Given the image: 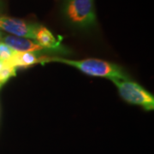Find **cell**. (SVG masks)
<instances>
[{"label":"cell","instance_id":"1","mask_svg":"<svg viewBox=\"0 0 154 154\" xmlns=\"http://www.w3.org/2000/svg\"><path fill=\"white\" fill-rule=\"evenodd\" d=\"M42 62H59L68 65H71L83 73L92 76L105 77L108 79L128 80L129 77L122 69L121 67L106 61L99 59H85V60H69L62 57H41Z\"/></svg>","mask_w":154,"mask_h":154},{"label":"cell","instance_id":"2","mask_svg":"<svg viewBox=\"0 0 154 154\" xmlns=\"http://www.w3.org/2000/svg\"><path fill=\"white\" fill-rule=\"evenodd\" d=\"M62 14L67 22L79 29H89L96 24L94 0H63Z\"/></svg>","mask_w":154,"mask_h":154},{"label":"cell","instance_id":"3","mask_svg":"<svg viewBox=\"0 0 154 154\" xmlns=\"http://www.w3.org/2000/svg\"><path fill=\"white\" fill-rule=\"evenodd\" d=\"M111 82L116 86L121 97L127 102L140 105L147 110H153L154 97L141 86L129 80L112 79Z\"/></svg>","mask_w":154,"mask_h":154},{"label":"cell","instance_id":"4","mask_svg":"<svg viewBox=\"0 0 154 154\" xmlns=\"http://www.w3.org/2000/svg\"><path fill=\"white\" fill-rule=\"evenodd\" d=\"M40 25L9 17H0V29L14 36L35 39Z\"/></svg>","mask_w":154,"mask_h":154},{"label":"cell","instance_id":"5","mask_svg":"<svg viewBox=\"0 0 154 154\" xmlns=\"http://www.w3.org/2000/svg\"><path fill=\"white\" fill-rule=\"evenodd\" d=\"M3 42L19 52H37L44 50L37 42L14 35H5L3 38Z\"/></svg>","mask_w":154,"mask_h":154},{"label":"cell","instance_id":"6","mask_svg":"<svg viewBox=\"0 0 154 154\" xmlns=\"http://www.w3.org/2000/svg\"><path fill=\"white\" fill-rule=\"evenodd\" d=\"M36 41L44 49H61V39H57L49 29L39 26L36 33Z\"/></svg>","mask_w":154,"mask_h":154},{"label":"cell","instance_id":"7","mask_svg":"<svg viewBox=\"0 0 154 154\" xmlns=\"http://www.w3.org/2000/svg\"><path fill=\"white\" fill-rule=\"evenodd\" d=\"M41 63V57H38L36 52H19L17 51L16 55L11 59L9 63L12 66L18 68V67H29L32 66L35 63Z\"/></svg>","mask_w":154,"mask_h":154},{"label":"cell","instance_id":"8","mask_svg":"<svg viewBox=\"0 0 154 154\" xmlns=\"http://www.w3.org/2000/svg\"><path fill=\"white\" fill-rule=\"evenodd\" d=\"M16 53L17 51L13 50L4 42H0V61L3 63H9Z\"/></svg>","mask_w":154,"mask_h":154},{"label":"cell","instance_id":"9","mask_svg":"<svg viewBox=\"0 0 154 154\" xmlns=\"http://www.w3.org/2000/svg\"><path fill=\"white\" fill-rule=\"evenodd\" d=\"M17 69L10 64L3 63V66L0 69V85L5 83L11 77L16 76Z\"/></svg>","mask_w":154,"mask_h":154},{"label":"cell","instance_id":"10","mask_svg":"<svg viewBox=\"0 0 154 154\" xmlns=\"http://www.w3.org/2000/svg\"><path fill=\"white\" fill-rule=\"evenodd\" d=\"M2 66H3V63H2V62L0 61V69L2 68Z\"/></svg>","mask_w":154,"mask_h":154},{"label":"cell","instance_id":"11","mask_svg":"<svg viewBox=\"0 0 154 154\" xmlns=\"http://www.w3.org/2000/svg\"><path fill=\"white\" fill-rule=\"evenodd\" d=\"M2 39V34H1V32H0V40Z\"/></svg>","mask_w":154,"mask_h":154},{"label":"cell","instance_id":"12","mask_svg":"<svg viewBox=\"0 0 154 154\" xmlns=\"http://www.w3.org/2000/svg\"><path fill=\"white\" fill-rule=\"evenodd\" d=\"M0 87H1V85H0Z\"/></svg>","mask_w":154,"mask_h":154}]
</instances>
